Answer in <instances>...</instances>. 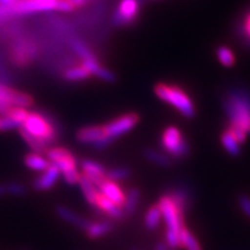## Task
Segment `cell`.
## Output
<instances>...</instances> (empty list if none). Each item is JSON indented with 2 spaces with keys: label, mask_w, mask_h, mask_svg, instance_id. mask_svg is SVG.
Here are the masks:
<instances>
[{
  "label": "cell",
  "mask_w": 250,
  "mask_h": 250,
  "mask_svg": "<svg viewBox=\"0 0 250 250\" xmlns=\"http://www.w3.org/2000/svg\"><path fill=\"white\" fill-rule=\"evenodd\" d=\"M229 126L236 127L246 134L250 133V92L235 88L227 94L224 102Z\"/></svg>",
  "instance_id": "obj_1"
},
{
  "label": "cell",
  "mask_w": 250,
  "mask_h": 250,
  "mask_svg": "<svg viewBox=\"0 0 250 250\" xmlns=\"http://www.w3.org/2000/svg\"><path fill=\"white\" fill-rule=\"evenodd\" d=\"M166 224V243L170 249L180 248V233L184 227V212L170 193L160 197L158 203Z\"/></svg>",
  "instance_id": "obj_2"
},
{
  "label": "cell",
  "mask_w": 250,
  "mask_h": 250,
  "mask_svg": "<svg viewBox=\"0 0 250 250\" xmlns=\"http://www.w3.org/2000/svg\"><path fill=\"white\" fill-rule=\"evenodd\" d=\"M154 93L159 99L174 107L181 115L187 118L195 117L196 109L192 100L179 86L167 85V83H156Z\"/></svg>",
  "instance_id": "obj_3"
},
{
  "label": "cell",
  "mask_w": 250,
  "mask_h": 250,
  "mask_svg": "<svg viewBox=\"0 0 250 250\" xmlns=\"http://www.w3.org/2000/svg\"><path fill=\"white\" fill-rule=\"evenodd\" d=\"M20 129L26 130L46 144L54 143L58 138V129L54 122L41 112H29Z\"/></svg>",
  "instance_id": "obj_4"
},
{
  "label": "cell",
  "mask_w": 250,
  "mask_h": 250,
  "mask_svg": "<svg viewBox=\"0 0 250 250\" xmlns=\"http://www.w3.org/2000/svg\"><path fill=\"white\" fill-rule=\"evenodd\" d=\"M59 0H17L13 5L0 4V19L12 15H24L40 13V12L57 11Z\"/></svg>",
  "instance_id": "obj_5"
},
{
  "label": "cell",
  "mask_w": 250,
  "mask_h": 250,
  "mask_svg": "<svg viewBox=\"0 0 250 250\" xmlns=\"http://www.w3.org/2000/svg\"><path fill=\"white\" fill-rule=\"evenodd\" d=\"M71 44L73 46V49L76 50L77 54L83 58V64L90 71L92 76L98 77L100 79L108 81V83H112V81L116 80V76L111 71L107 70V68L103 67L100 64L98 58L95 57L92 50L85 43L81 42L80 40H73L71 41Z\"/></svg>",
  "instance_id": "obj_6"
},
{
  "label": "cell",
  "mask_w": 250,
  "mask_h": 250,
  "mask_svg": "<svg viewBox=\"0 0 250 250\" xmlns=\"http://www.w3.org/2000/svg\"><path fill=\"white\" fill-rule=\"evenodd\" d=\"M161 145L173 158H186L190 153L189 144L176 126H168L165 129L161 136Z\"/></svg>",
  "instance_id": "obj_7"
},
{
  "label": "cell",
  "mask_w": 250,
  "mask_h": 250,
  "mask_svg": "<svg viewBox=\"0 0 250 250\" xmlns=\"http://www.w3.org/2000/svg\"><path fill=\"white\" fill-rule=\"evenodd\" d=\"M34 104L33 96L0 83V112L4 114L11 107L29 108Z\"/></svg>",
  "instance_id": "obj_8"
},
{
  "label": "cell",
  "mask_w": 250,
  "mask_h": 250,
  "mask_svg": "<svg viewBox=\"0 0 250 250\" xmlns=\"http://www.w3.org/2000/svg\"><path fill=\"white\" fill-rule=\"evenodd\" d=\"M77 140L81 144L90 145L95 149L105 148L112 143V140L105 136L103 125H88L80 127L77 132Z\"/></svg>",
  "instance_id": "obj_9"
},
{
  "label": "cell",
  "mask_w": 250,
  "mask_h": 250,
  "mask_svg": "<svg viewBox=\"0 0 250 250\" xmlns=\"http://www.w3.org/2000/svg\"><path fill=\"white\" fill-rule=\"evenodd\" d=\"M138 122L139 116L137 114H134V112L122 115V116L115 118L114 121L109 122L108 124L103 125L105 136L114 142L115 139L120 138V137L124 136L125 133L130 132L138 124Z\"/></svg>",
  "instance_id": "obj_10"
},
{
  "label": "cell",
  "mask_w": 250,
  "mask_h": 250,
  "mask_svg": "<svg viewBox=\"0 0 250 250\" xmlns=\"http://www.w3.org/2000/svg\"><path fill=\"white\" fill-rule=\"evenodd\" d=\"M139 0H121L114 14L112 22L115 26H129L139 14Z\"/></svg>",
  "instance_id": "obj_11"
},
{
  "label": "cell",
  "mask_w": 250,
  "mask_h": 250,
  "mask_svg": "<svg viewBox=\"0 0 250 250\" xmlns=\"http://www.w3.org/2000/svg\"><path fill=\"white\" fill-rule=\"evenodd\" d=\"M50 164L55 165L62 174L77 169L76 158L73 154L64 147L50 148L46 152Z\"/></svg>",
  "instance_id": "obj_12"
},
{
  "label": "cell",
  "mask_w": 250,
  "mask_h": 250,
  "mask_svg": "<svg viewBox=\"0 0 250 250\" xmlns=\"http://www.w3.org/2000/svg\"><path fill=\"white\" fill-rule=\"evenodd\" d=\"M96 187H98L99 192L101 193L102 196H104L105 198L109 199V201H111L112 203H115V204L123 208L125 204V199H126V195H125L123 190H122V188L118 186L117 182H114V181L108 180L107 177H105V179Z\"/></svg>",
  "instance_id": "obj_13"
},
{
  "label": "cell",
  "mask_w": 250,
  "mask_h": 250,
  "mask_svg": "<svg viewBox=\"0 0 250 250\" xmlns=\"http://www.w3.org/2000/svg\"><path fill=\"white\" fill-rule=\"evenodd\" d=\"M59 174H61V170H59L55 165L51 164L48 169L43 171V174L41 175V176L34 180L33 182L34 189L40 190V191H46V190H50L51 188H54L56 182H57Z\"/></svg>",
  "instance_id": "obj_14"
},
{
  "label": "cell",
  "mask_w": 250,
  "mask_h": 250,
  "mask_svg": "<svg viewBox=\"0 0 250 250\" xmlns=\"http://www.w3.org/2000/svg\"><path fill=\"white\" fill-rule=\"evenodd\" d=\"M81 167H83V174L86 175L95 186H99L103 180L105 179L107 170L99 162L93 160H83L81 162Z\"/></svg>",
  "instance_id": "obj_15"
},
{
  "label": "cell",
  "mask_w": 250,
  "mask_h": 250,
  "mask_svg": "<svg viewBox=\"0 0 250 250\" xmlns=\"http://www.w3.org/2000/svg\"><path fill=\"white\" fill-rule=\"evenodd\" d=\"M94 208H96L101 212L107 213L109 217L115 219V220H121V219L124 217L123 208L115 204V203H112L111 201H109L108 198H105V197L102 196L101 193H99Z\"/></svg>",
  "instance_id": "obj_16"
},
{
  "label": "cell",
  "mask_w": 250,
  "mask_h": 250,
  "mask_svg": "<svg viewBox=\"0 0 250 250\" xmlns=\"http://www.w3.org/2000/svg\"><path fill=\"white\" fill-rule=\"evenodd\" d=\"M56 213L59 218H62V220H65L66 223L74 225V226L80 228V229H87L89 227V225L92 221L87 220V219L80 217L77 213H74L73 211H71L70 208H67L66 206L59 205L56 208Z\"/></svg>",
  "instance_id": "obj_17"
},
{
  "label": "cell",
  "mask_w": 250,
  "mask_h": 250,
  "mask_svg": "<svg viewBox=\"0 0 250 250\" xmlns=\"http://www.w3.org/2000/svg\"><path fill=\"white\" fill-rule=\"evenodd\" d=\"M78 184H79L81 190H83L86 201L88 202L90 205H93V206L95 205L96 198H98V196L100 193L98 187H96L95 184H94L85 174L80 175V179H79V182H78Z\"/></svg>",
  "instance_id": "obj_18"
},
{
  "label": "cell",
  "mask_w": 250,
  "mask_h": 250,
  "mask_svg": "<svg viewBox=\"0 0 250 250\" xmlns=\"http://www.w3.org/2000/svg\"><path fill=\"white\" fill-rule=\"evenodd\" d=\"M221 144H223L225 151L232 156H239L241 154V148H240V143L237 142L232 131L229 129L225 130L221 134Z\"/></svg>",
  "instance_id": "obj_19"
},
{
  "label": "cell",
  "mask_w": 250,
  "mask_h": 250,
  "mask_svg": "<svg viewBox=\"0 0 250 250\" xmlns=\"http://www.w3.org/2000/svg\"><path fill=\"white\" fill-rule=\"evenodd\" d=\"M24 164L30 169L36 171H44L50 167V161L48 159L43 158L39 153H30L24 156Z\"/></svg>",
  "instance_id": "obj_20"
},
{
  "label": "cell",
  "mask_w": 250,
  "mask_h": 250,
  "mask_svg": "<svg viewBox=\"0 0 250 250\" xmlns=\"http://www.w3.org/2000/svg\"><path fill=\"white\" fill-rule=\"evenodd\" d=\"M111 229L112 224L110 221H99V223H90L89 227L86 229V233L90 239H99L110 233Z\"/></svg>",
  "instance_id": "obj_21"
},
{
  "label": "cell",
  "mask_w": 250,
  "mask_h": 250,
  "mask_svg": "<svg viewBox=\"0 0 250 250\" xmlns=\"http://www.w3.org/2000/svg\"><path fill=\"white\" fill-rule=\"evenodd\" d=\"M19 130H20V133L21 136H22V138L24 139V142L29 145V147L33 149L34 153H39V154H41V153L48 152L49 144H46L45 142H43L42 139L33 136V134H30L29 132H27L26 130L23 129H19Z\"/></svg>",
  "instance_id": "obj_22"
},
{
  "label": "cell",
  "mask_w": 250,
  "mask_h": 250,
  "mask_svg": "<svg viewBox=\"0 0 250 250\" xmlns=\"http://www.w3.org/2000/svg\"><path fill=\"white\" fill-rule=\"evenodd\" d=\"M180 248H184L186 250H202L198 240L186 226L180 233Z\"/></svg>",
  "instance_id": "obj_23"
},
{
  "label": "cell",
  "mask_w": 250,
  "mask_h": 250,
  "mask_svg": "<svg viewBox=\"0 0 250 250\" xmlns=\"http://www.w3.org/2000/svg\"><path fill=\"white\" fill-rule=\"evenodd\" d=\"M29 110L27 108L23 107H11L7 111L4 112V116L8 118L9 121H12L17 125L18 129H20L22 126L23 122L26 121V118L29 115Z\"/></svg>",
  "instance_id": "obj_24"
},
{
  "label": "cell",
  "mask_w": 250,
  "mask_h": 250,
  "mask_svg": "<svg viewBox=\"0 0 250 250\" xmlns=\"http://www.w3.org/2000/svg\"><path fill=\"white\" fill-rule=\"evenodd\" d=\"M140 201V191L137 188H132L126 195L125 204L123 206L124 215H131L136 212Z\"/></svg>",
  "instance_id": "obj_25"
},
{
  "label": "cell",
  "mask_w": 250,
  "mask_h": 250,
  "mask_svg": "<svg viewBox=\"0 0 250 250\" xmlns=\"http://www.w3.org/2000/svg\"><path fill=\"white\" fill-rule=\"evenodd\" d=\"M144 156H145L148 161H151L152 164L160 166V167H170L171 166V160L169 156L165 155L164 153L154 151V149L152 148L144 149Z\"/></svg>",
  "instance_id": "obj_26"
},
{
  "label": "cell",
  "mask_w": 250,
  "mask_h": 250,
  "mask_svg": "<svg viewBox=\"0 0 250 250\" xmlns=\"http://www.w3.org/2000/svg\"><path fill=\"white\" fill-rule=\"evenodd\" d=\"M92 76L90 71L83 64L78 65V66L71 67L64 73L65 79L68 81H80L88 79V78Z\"/></svg>",
  "instance_id": "obj_27"
},
{
  "label": "cell",
  "mask_w": 250,
  "mask_h": 250,
  "mask_svg": "<svg viewBox=\"0 0 250 250\" xmlns=\"http://www.w3.org/2000/svg\"><path fill=\"white\" fill-rule=\"evenodd\" d=\"M30 48H27L26 43H22V44L14 46L13 52H12V58H13V62L18 66H23L29 62V58L31 56Z\"/></svg>",
  "instance_id": "obj_28"
},
{
  "label": "cell",
  "mask_w": 250,
  "mask_h": 250,
  "mask_svg": "<svg viewBox=\"0 0 250 250\" xmlns=\"http://www.w3.org/2000/svg\"><path fill=\"white\" fill-rule=\"evenodd\" d=\"M161 219V211L160 208H159L158 204L151 206L145 214V227L147 228L148 230L156 229L159 225H160Z\"/></svg>",
  "instance_id": "obj_29"
},
{
  "label": "cell",
  "mask_w": 250,
  "mask_h": 250,
  "mask_svg": "<svg viewBox=\"0 0 250 250\" xmlns=\"http://www.w3.org/2000/svg\"><path fill=\"white\" fill-rule=\"evenodd\" d=\"M217 57L219 62L226 67L233 66L234 62H235V56H234L232 50L227 46H219L217 49Z\"/></svg>",
  "instance_id": "obj_30"
},
{
  "label": "cell",
  "mask_w": 250,
  "mask_h": 250,
  "mask_svg": "<svg viewBox=\"0 0 250 250\" xmlns=\"http://www.w3.org/2000/svg\"><path fill=\"white\" fill-rule=\"evenodd\" d=\"M130 175H131V170L129 169V168L116 167V168H114V169L108 170L105 177H107L108 180L114 181V182H120V181H124V180L129 179Z\"/></svg>",
  "instance_id": "obj_31"
},
{
  "label": "cell",
  "mask_w": 250,
  "mask_h": 250,
  "mask_svg": "<svg viewBox=\"0 0 250 250\" xmlns=\"http://www.w3.org/2000/svg\"><path fill=\"white\" fill-rule=\"evenodd\" d=\"M5 186H6V192L9 193V195H12V196H17V197L24 196L27 192L26 187L21 183L11 182V183L5 184Z\"/></svg>",
  "instance_id": "obj_32"
},
{
  "label": "cell",
  "mask_w": 250,
  "mask_h": 250,
  "mask_svg": "<svg viewBox=\"0 0 250 250\" xmlns=\"http://www.w3.org/2000/svg\"><path fill=\"white\" fill-rule=\"evenodd\" d=\"M237 203H239L240 208H241L243 213H245L247 217L250 218V197L247 195L239 196Z\"/></svg>",
  "instance_id": "obj_33"
},
{
  "label": "cell",
  "mask_w": 250,
  "mask_h": 250,
  "mask_svg": "<svg viewBox=\"0 0 250 250\" xmlns=\"http://www.w3.org/2000/svg\"><path fill=\"white\" fill-rule=\"evenodd\" d=\"M62 176H64V180L66 181L68 184H71V186L77 184L78 182H79V179H80V174L78 173L77 169L67 171V173H64L62 174Z\"/></svg>",
  "instance_id": "obj_34"
},
{
  "label": "cell",
  "mask_w": 250,
  "mask_h": 250,
  "mask_svg": "<svg viewBox=\"0 0 250 250\" xmlns=\"http://www.w3.org/2000/svg\"><path fill=\"white\" fill-rule=\"evenodd\" d=\"M76 8L73 2H71L70 0H59L58 1V6H57V11L61 12H71Z\"/></svg>",
  "instance_id": "obj_35"
},
{
  "label": "cell",
  "mask_w": 250,
  "mask_h": 250,
  "mask_svg": "<svg viewBox=\"0 0 250 250\" xmlns=\"http://www.w3.org/2000/svg\"><path fill=\"white\" fill-rule=\"evenodd\" d=\"M243 30H245V34L250 39V13L246 17L245 23H243Z\"/></svg>",
  "instance_id": "obj_36"
},
{
  "label": "cell",
  "mask_w": 250,
  "mask_h": 250,
  "mask_svg": "<svg viewBox=\"0 0 250 250\" xmlns=\"http://www.w3.org/2000/svg\"><path fill=\"white\" fill-rule=\"evenodd\" d=\"M154 250H169V249H168V246L166 242H159L158 245L155 246Z\"/></svg>",
  "instance_id": "obj_37"
},
{
  "label": "cell",
  "mask_w": 250,
  "mask_h": 250,
  "mask_svg": "<svg viewBox=\"0 0 250 250\" xmlns=\"http://www.w3.org/2000/svg\"><path fill=\"white\" fill-rule=\"evenodd\" d=\"M71 2H73L76 7H79V6H83L86 2V0H70Z\"/></svg>",
  "instance_id": "obj_38"
},
{
  "label": "cell",
  "mask_w": 250,
  "mask_h": 250,
  "mask_svg": "<svg viewBox=\"0 0 250 250\" xmlns=\"http://www.w3.org/2000/svg\"><path fill=\"white\" fill-rule=\"evenodd\" d=\"M17 0H0V4L4 5V6H9V5H13Z\"/></svg>",
  "instance_id": "obj_39"
},
{
  "label": "cell",
  "mask_w": 250,
  "mask_h": 250,
  "mask_svg": "<svg viewBox=\"0 0 250 250\" xmlns=\"http://www.w3.org/2000/svg\"><path fill=\"white\" fill-rule=\"evenodd\" d=\"M6 186L5 184H1L0 183V196H4V195H6Z\"/></svg>",
  "instance_id": "obj_40"
},
{
  "label": "cell",
  "mask_w": 250,
  "mask_h": 250,
  "mask_svg": "<svg viewBox=\"0 0 250 250\" xmlns=\"http://www.w3.org/2000/svg\"><path fill=\"white\" fill-rule=\"evenodd\" d=\"M0 131H5L4 129V118L0 117Z\"/></svg>",
  "instance_id": "obj_41"
},
{
  "label": "cell",
  "mask_w": 250,
  "mask_h": 250,
  "mask_svg": "<svg viewBox=\"0 0 250 250\" xmlns=\"http://www.w3.org/2000/svg\"><path fill=\"white\" fill-rule=\"evenodd\" d=\"M133 250H136V249H133Z\"/></svg>",
  "instance_id": "obj_42"
}]
</instances>
